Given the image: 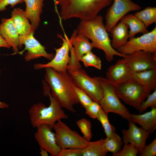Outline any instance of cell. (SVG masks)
Here are the masks:
<instances>
[{
    "label": "cell",
    "instance_id": "cell-28",
    "mask_svg": "<svg viewBox=\"0 0 156 156\" xmlns=\"http://www.w3.org/2000/svg\"><path fill=\"white\" fill-rule=\"evenodd\" d=\"M80 61L86 67L92 66L99 70L101 69L102 63L101 59L91 51L83 55L80 58Z\"/></svg>",
    "mask_w": 156,
    "mask_h": 156
},
{
    "label": "cell",
    "instance_id": "cell-3",
    "mask_svg": "<svg viewBox=\"0 0 156 156\" xmlns=\"http://www.w3.org/2000/svg\"><path fill=\"white\" fill-rule=\"evenodd\" d=\"M113 0H57L60 7L61 19L76 18L90 20L98 15L103 9L111 5Z\"/></svg>",
    "mask_w": 156,
    "mask_h": 156
},
{
    "label": "cell",
    "instance_id": "cell-41",
    "mask_svg": "<svg viewBox=\"0 0 156 156\" xmlns=\"http://www.w3.org/2000/svg\"><path fill=\"white\" fill-rule=\"evenodd\" d=\"M53 1H54V4H55V8L56 12L57 13V14H58V16L59 17V18L60 19V22H61L62 21V20L60 18V14H59V13H58V10L57 9V5L56 3L57 0H53Z\"/></svg>",
    "mask_w": 156,
    "mask_h": 156
},
{
    "label": "cell",
    "instance_id": "cell-30",
    "mask_svg": "<svg viewBox=\"0 0 156 156\" xmlns=\"http://www.w3.org/2000/svg\"><path fill=\"white\" fill-rule=\"evenodd\" d=\"M76 124L83 134V137L86 140L90 141L92 136L91 122L85 118H82L78 120Z\"/></svg>",
    "mask_w": 156,
    "mask_h": 156
},
{
    "label": "cell",
    "instance_id": "cell-13",
    "mask_svg": "<svg viewBox=\"0 0 156 156\" xmlns=\"http://www.w3.org/2000/svg\"><path fill=\"white\" fill-rule=\"evenodd\" d=\"M123 57L128 62L133 74L156 68V52L140 51Z\"/></svg>",
    "mask_w": 156,
    "mask_h": 156
},
{
    "label": "cell",
    "instance_id": "cell-20",
    "mask_svg": "<svg viewBox=\"0 0 156 156\" xmlns=\"http://www.w3.org/2000/svg\"><path fill=\"white\" fill-rule=\"evenodd\" d=\"M24 2L26 5L25 15L36 29L40 24L44 0H24Z\"/></svg>",
    "mask_w": 156,
    "mask_h": 156
},
{
    "label": "cell",
    "instance_id": "cell-33",
    "mask_svg": "<svg viewBox=\"0 0 156 156\" xmlns=\"http://www.w3.org/2000/svg\"><path fill=\"white\" fill-rule=\"evenodd\" d=\"M147 99L144 101L141 105L138 111L142 113L148 107H151L152 108H156V90L147 96Z\"/></svg>",
    "mask_w": 156,
    "mask_h": 156
},
{
    "label": "cell",
    "instance_id": "cell-37",
    "mask_svg": "<svg viewBox=\"0 0 156 156\" xmlns=\"http://www.w3.org/2000/svg\"><path fill=\"white\" fill-rule=\"evenodd\" d=\"M24 2V0H0V12L6 9V7L9 5L13 7L16 4Z\"/></svg>",
    "mask_w": 156,
    "mask_h": 156
},
{
    "label": "cell",
    "instance_id": "cell-4",
    "mask_svg": "<svg viewBox=\"0 0 156 156\" xmlns=\"http://www.w3.org/2000/svg\"><path fill=\"white\" fill-rule=\"evenodd\" d=\"M44 89V94L49 98L50 104L47 107L41 103L33 105L28 111L29 119L31 125L34 128L45 124L53 129L57 122L67 119L68 116L62 109L58 101L52 95L49 88L46 87Z\"/></svg>",
    "mask_w": 156,
    "mask_h": 156
},
{
    "label": "cell",
    "instance_id": "cell-25",
    "mask_svg": "<svg viewBox=\"0 0 156 156\" xmlns=\"http://www.w3.org/2000/svg\"><path fill=\"white\" fill-rule=\"evenodd\" d=\"M105 139L88 141L86 146L81 149L82 156H105L107 151L105 146Z\"/></svg>",
    "mask_w": 156,
    "mask_h": 156
},
{
    "label": "cell",
    "instance_id": "cell-19",
    "mask_svg": "<svg viewBox=\"0 0 156 156\" xmlns=\"http://www.w3.org/2000/svg\"><path fill=\"white\" fill-rule=\"evenodd\" d=\"M11 18L19 36H25L34 33L35 29L26 16L25 11L20 8H14Z\"/></svg>",
    "mask_w": 156,
    "mask_h": 156
},
{
    "label": "cell",
    "instance_id": "cell-16",
    "mask_svg": "<svg viewBox=\"0 0 156 156\" xmlns=\"http://www.w3.org/2000/svg\"><path fill=\"white\" fill-rule=\"evenodd\" d=\"M128 122V129L122 131L123 143L132 144L140 152L146 144V141L151 133L142 128L137 127L131 120Z\"/></svg>",
    "mask_w": 156,
    "mask_h": 156
},
{
    "label": "cell",
    "instance_id": "cell-29",
    "mask_svg": "<svg viewBox=\"0 0 156 156\" xmlns=\"http://www.w3.org/2000/svg\"><path fill=\"white\" fill-rule=\"evenodd\" d=\"M108 114L102 109L97 118L101 123L106 137L111 136L116 133L115 128L109 122Z\"/></svg>",
    "mask_w": 156,
    "mask_h": 156
},
{
    "label": "cell",
    "instance_id": "cell-7",
    "mask_svg": "<svg viewBox=\"0 0 156 156\" xmlns=\"http://www.w3.org/2000/svg\"><path fill=\"white\" fill-rule=\"evenodd\" d=\"M114 87L119 98L138 110L151 91L132 79Z\"/></svg>",
    "mask_w": 156,
    "mask_h": 156
},
{
    "label": "cell",
    "instance_id": "cell-31",
    "mask_svg": "<svg viewBox=\"0 0 156 156\" xmlns=\"http://www.w3.org/2000/svg\"><path fill=\"white\" fill-rule=\"evenodd\" d=\"M74 88L79 103L85 109L93 101L86 92L80 88L75 85Z\"/></svg>",
    "mask_w": 156,
    "mask_h": 156
},
{
    "label": "cell",
    "instance_id": "cell-1",
    "mask_svg": "<svg viewBox=\"0 0 156 156\" xmlns=\"http://www.w3.org/2000/svg\"><path fill=\"white\" fill-rule=\"evenodd\" d=\"M45 69V81L52 95L58 101L62 108L73 113L76 112L74 106L79 101L74 89L75 85L67 72H59L50 67Z\"/></svg>",
    "mask_w": 156,
    "mask_h": 156
},
{
    "label": "cell",
    "instance_id": "cell-21",
    "mask_svg": "<svg viewBox=\"0 0 156 156\" xmlns=\"http://www.w3.org/2000/svg\"><path fill=\"white\" fill-rule=\"evenodd\" d=\"M131 120L145 130L153 133L156 129V108L141 114H131Z\"/></svg>",
    "mask_w": 156,
    "mask_h": 156
},
{
    "label": "cell",
    "instance_id": "cell-23",
    "mask_svg": "<svg viewBox=\"0 0 156 156\" xmlns=\"http://www.w3.org/2000/svg\"><path fill=\"white\" fill-rule=\"evenodd\" d=\"M132 79L151 91L156 90V68L134 73Z\"/></svg>",
    "mask_w": 156,
    "mask_h": 156
},
{
    "label": "cell",
    "instance_id": "cell-35",
    "mask_svg": "<svg viewBox=\"0 0 156 156\" xmlns=\"http://www.w3.org/2000/svg\"><path fill=\"white\" fill-rule=\"evenodd\" d=\"M101 107L99 103L93 101L85 109V114L93 119H97Z\"/></svg>",
    "mask_w": 156,
    "mask_h": 156
},
{
    "label": "cell",
    "instance_id": "cell-27",
    "mask_svg": "<svg viewBox=\"0 0 156 156\" xmlns=\"http://www.w3.org/2000/svg\"><path fill=\"white\" fill-rule=\"evenodd\" d=\"M122 143L121 138L116 133L112 136L105 138V148L108 152H110L112 154L121 149Z\"/></svg>",
    "mask_w": 156,
    "mask_h": 156
},
{
    "label": "cell",
    "instance_id": "cell-2",
    "mask_svg": "<svg viewBox=\"0 0 156 156\" xmlns=\"http://www.w3.org/2000/svg\"><path fill=\"white\" fill-rule=\"evenodd\" d=\"M76 29L78 34L92 41L93 48L104 52L108 62L112 61L115 55L123 57L125 56L112 47L109 34L103 23V17L101 15L90 20L81 21Z\"/></svg>",
    "mask_w": 156,
    "mask_h": 156
},
{
    "label": "cell",
    "instance_id": "cell-10",
    "mask_svg": "<svg viewBox=\"0 0 156 156\" xmlns=\"http://www.w3.org/2000/svg\"><path fill=\"white\" fill-rule=\"evenodd\" d=\"M113 1L105 16V26L108 32L127 13L131 11H139L141 9L140 5L131 0Z\"/></svg>",
    "mask_w": 156,
    "mask_h": 156
},
{
    "label": "cell",
    "instance_id": "cell-17",
    "mask_svg": "<svg viewBox=\"0 0 156 156\" xmlns=\"http://www.w3.org/2000/svg\"><path fill=\"white\" fill-rule=\"evenodd\" d=\"M72 46L70 52L77 62H80L81 57L91 51L93 47L89 39L83 36L78 34L76 29L75 30L70 39Z\"/></svg>",
    "mask_w": 156,
    "mask_h": 156
},
{
    "label": "cell",
    "instance_id": "cell-9",
    "mask_svg": "<svg viewBox=\"0 0 156 156\" xmlns=\"http://www.w3.org/2000/svg\"><path fill=\"white\" fill-rule=\"evenodd\" d=\"M116 50L125 55L140 51L156 52V27L151 31L140 37L129 38V41Z\"/></svg>",
    "mask_w": 156,
    "mask_h": 156
},
{
    "label": "cell",
    "instance_id": "cell-22",
    "mask_svg": "<svg viewBox=\"0 0 156 156\" xmlns=\"http://www.w3.org/2000/svg\"><path fill=\"white\" fill-rule=\"evenodd\" d=\"M129 27L126 23L120 21L110 30L112 34L111 40L112 47L116 50L123 46L129 38Z\"/></svg>",
    "mask_w": 156,
    "mask_h": 156
},
{
    "label": "cell",
    "instance_id": "cell-5",
    "mask_svg": "<svg viewBox=\"0 0 156 156\" xmlns=\"http://www.w3.org/2000/svg\"><path fill=\"white\" fill-rule=\"evenodd\" d=\"M70 57L67 72L74 83L86 92L94 101L99 103L103 97V91L96 77L89 76L81 68L80 62Z\"/></svg>",
    "mask_w": 156,
    "mask_h": 156
},
{
    "label": "cell",
    "instance_id": "cell-32",
    "mask_svg": "<svg viewBox=\"0 0 156 156\" xmlns=\"http://www.w3.org/2000/svg\"><path fill=\"white\" fill-rule=\"evenodd\" d=\"M138 149L132 144H125L122 149L112 154L113 156H136L139 153Z\"/></svg>",
    "mask_w": 156,
    "mask_h": 156
},
{
    "label": "cell",
    "instance_id": "cell-40",
    "mask_svg": "<svg viewBox=\"0 0 156 156\" xmlns=\"http://www.w3.org/2000/svg\"><path fill=\"white\" fill-rule=\"evenodd\" d=\"M40 153L42 156H48V152L44 148L40 147Z\"/></svg>",
    "mask_w": 156,
    "mask_h": 156
},
{
    "label": "cell",
    "instance_id": "cell-38",
    "mask_svg": "<svg viewBox=\"0 0 156 156\" xmlns=\"http://www.w3.org/2000/svg\"><path fill=\"white\" fill-rule=\"evenodd\" d=\"M0 47H4L9 49L11 47V46L2 37L0 31Z\"/></svg>",
    "mask_w": 156,
    "mask_h": 156
},
{
    "label": "cell",
    "instance_id": "cell-24",
    "mask_svg": "<svg viewBox=\"0 0 156 156\" xmlns=\"http://www.w3.org/2000/svg\"><path fill=\"white\" fill-rule=\"evenodd\" d=\"M120 21L126 23L129 28L130 30L129 31V39L134 37L138 33L144 34L148 32L143 23L134 14H131L125 15Z\"/></svg>",
    "mask_w": 156,
    "mask_h": 156
},
{
    "label": "cell",
    "instance_id": "cell-14",
    "mask_svg": "<svg viewBox=\"0 0 156 156\" xmlns=\"http://www.w3.org/2000/svg\"><path fill=\"white\" fill-rule=\"evenodd\" d=\"M36 128L34 137L40 147L46 150L51 156H58L61 148L56 143L52 129L45 124L39 125Z\"/></svg>",
    "mask_w": 156,
    "mask_h": 156
},
{
    "label": "cell",
    "instance_id": "cell-12",
    "mask_svg": "<svg viewBox=\"0 0 156 156\" xmlns=\"http://www.w3.org/2000/svg\"><path fill=\"white\" fill-rule=\"evenodd\" d=\"M34 33L25 36H19L18 49H21L23 45L25 46L26 53L24 59L26 62L41 57L51 60L54 57L53 53H49L44 47L34 36Z\"/></svg>",
    "mask_w": 156,
    "mask_h": 156
},
{
    "label": "cell",
    "instance_id": "cell-18",
    "mask_svg": "<svg viewBox=\"0 0 156 156\" xmlns=\"http://www.w3.org/2000/svg\"><path fill=\"white\" fill-rule=\"evenodd\" d=\"M0 31L2 37L12 48L14 52L18 53L19 35L11 18L2 19Z\"/></svg>",
    "mask_w": 156,
    "mask_h": 156
},
{
    "label": "cell",
    "instance_id": "cell-34",
    "mask_svg": "<svg viewBox=\"0 0 156 156\" xmlns=\"http://www.w3.org/2000/svg\"><path fill=\"white\" fill-rule=\"evenodd\" d=\"M140 156H155L156 155V138L148 145L145 144L139 152Z\"/></svg>",
    "mask_w": 156,
    "mask_h": 156
},
{
    "label": "cell",
    "instance_id": "cell-15",
    "mask_svg": "<svg viewBox=\"0 0 156 156\" xmlns=\"http://www.w3.org/2000/svg\"><path fill=\"white\" fill-rule=\"evenodd\" d=\"M132 74L128 62L123 57L109 67L106 73V78L112 84L116 86L131 79Z\"/></svg>",
    "mask_w": 156,
    "mask_h": 156
},
{
    "label": "cell",
    "instance_id": "cell-26",
    "mask_svg": "<svg viewBox=\"0 0 156 156\" xmlns=\"http://www.w3.org/2000/svg\"><path fill=\"white\" fill-rule=\"evenodd\" d=\"M140 20L147 28L150 25L156 23V7L148 6L134 14Z\"/></svg>",
    "mask_w": 156,
    "mask_h": 156
},
{
    "label": "cell",
    "instance_id": "cell-8",
    "mask_svg": "<svg viewBox=\"0 0 156 156\" xmlns=\"http://www.w3.org/2000/svg\"><path fill=\"white\" fill-rule=\"evenodd\" d=\"M55 131L56 141L61 148L83 149L88 141L76 131L73 130L61 120L57 122L53 127Z\"/></svg>",
    "mask_w": 156,
    "mask_h": 156
},
{
    "label": "cell",
    "instance_id": "cell-36",
    "mask_svg": "<svg viewBox=\"0 0 156 156\" xmlns=\"http://www.w3.org/2000/svg\"><path fill=\"white\" fill-rule=\"evenodd\" d=\"M58 156H82L81 149H61Z\"/></svg>",
    "mask_w": 156,
    "mask_h": 156
},
{
    "label": "cell",
    "instance_id": "cell-6",
    "mask_svg": "<svg viewBox=\"0 0 156 156\" xmlns=\"http://www.w3.org/2000/svg\"><path fill=\"white\" fill-rule=\"evenodd\" d=\"M96 77L103 90V96L99 103L103 111L107 114L109 112L117 114L128 121L131 120V114L120 101L114 86L106 78Z\"/></svg>",
    "mask_w": 156,
    "mask_h": 156
},
{
    "label": "cell",
    "instance_id": "cell-11",
    "mask_svg": "<svg viewBox=\"0 0 156 156\" xmlns=\"http://www.w3.org/2000/svg\"><path fill=\"white\" fill-rule=\"evenodd\" d=\"M59 37L63 40L61 47L55 48V55L50 61L45 64H36L34 65V69L38 70L47 67L52 68L59 72L67 71V66L70 60L69 53L72 45L70 39L66 34H64V38L59 35Z\"/></svg>",
    "mask_w": 156,
    "mask_h": 156
},
{
    "label": "cell",
    "instance_id": "cell-39",
    "mask_svg": "<svg viewBox=\"0 0 156 156\" xmlns=\"http://www.w3.org/2000/svg\"><path fill=\"white\" fill-rule=\"evenodd\" d=\"M1 70H0V76L1 74ZM9 107L8 104L7 103L4 102L0 101V108L2 109L8 108Z\"/></svg>",
    "mask_w": 156,
    "mask_h": 156
}]
</instances>
